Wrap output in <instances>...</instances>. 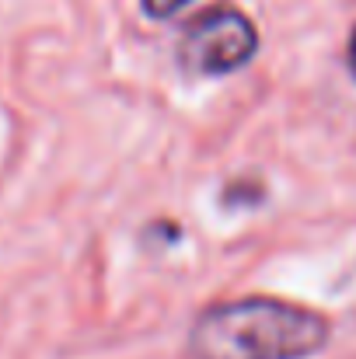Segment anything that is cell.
<instances>
[{
    "mask_svg": "<svg viewBox=\"0 0 356 359\" xmlns=\"http://www.w3.org/2000/svg\"><path fill=\"white\" fill-rule=\"evenodd\" d=\"M350 67H353V74H356V32H353V42H350Z\"/></svg>",
    "mask_w": 356,
    "mask_h": 359,
    "instance_id": "277c9868",
    "label": "cell"
},
{
    "mask_svg": "<svg viewBox=\"0 0 356 359\" xmlns=\"http://www.w3.org/2000/svg\"><path fill=\"white\" fill-rule=\"evenodd\" d=\"M185 4H192V0H143L147 14H154V18H171V14L182 11Z\"/></svg>",
    "mask_w": 356,
    "mask_h": 359,
    "instance_id": "3957f363",
    "label": "cell"
},
{
    "mask_svg": "<svg viewBox=\"0 0 356 359\" xmlns=\"http://www.w3.org/2000/svg\"><path fill=\"white\" fill-rule=\"evenodd\" d=\"M329 342V321L308 307L248 297L206 311L192 328L196 359H308Z\"/></svg>",
    "mask_w": 356,
    "mask_h": 359,
    "instance_id": "6da1fadb",
    "label": "cell"
},
{
    "mask_svg": "<svg viewBox=\"0 0 356 359\" xmlns=\"http://www.w3.org/2000/svg\"><path fill=\"white\" fill-rule=\"evenodd\" d=\"M255 28L235 7H217L199 14L178 46V60L189 74H231L255 56Z\"/></svg>",
    "mask_w": 356,
    "mask_h": 359,
    "instance_id": "7a4b0ae2",
    "label": "cell"
}]
</instances>
